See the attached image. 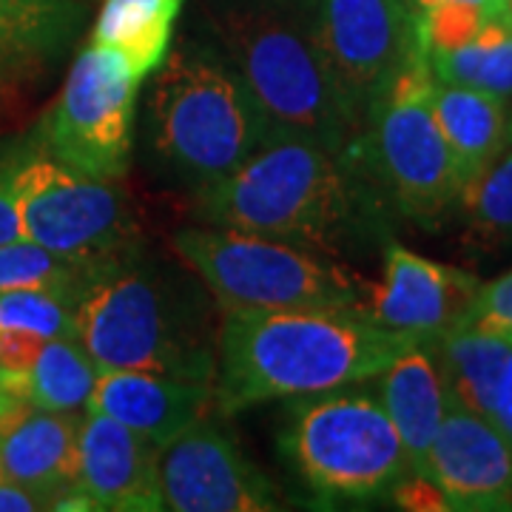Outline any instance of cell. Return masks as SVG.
<instances>
[{
    "label": "cell",
    "instance_id": "6da1fadb",
    "mask_svg": "<svg viewBox=\"0 0 512 512\" xmlns=\"http://www.w3.org/2000/svg\"><path fill=\"white\" fill-rule=\"evenodd\" d=\"M413 342L362 311H222L214 410L234 416L271 399L367 382Z\"/></svg>",
    "mask_w": 512,
    "mask_h": 512
},
{
    "label": "cell",
    "instance_id": "f546056e",
    "mask_svg": "<svg viewBox=\"0 0 512 512\" xmlns=\"http://www.w3.org/2000/svg\"><path fill=\"white\" fill-rule=\"evenodd\" d=\"M461 325L512 339V271L493 282H481L476 302Z\"/></svg>",
    "mask_w": 512,
    "mask_h": 512
},
{
    "label": "cell",
    "instance_id": "44dd1931",
    "mask_svg": "<svg viewBox=\"0 0 512 512\" xmlns=\"http://www.w3.org/2000/svg\"><path fill=\"white\" fill-rule=\"evenodd\" d=\"M427 345L436 356L441 382L447 390V404H458L476 416L490 419L495 387L507 365L512 339L458 325L427 339Z\"/></svg>",
    "mask_w": 512,
    "mask_h": 512
},
{
    "label": "cell",
    "instance_id": "9a60e30c",
    "mask_svg": "<svg viewBox=\"0 0 512 512\" xmlns=\"http://www.w3.org/2000/svg\"><path fill=\"white\" fill-rule=\"evenodd\" d=\"M439 484L450 510H512V447L495 424L458 404H447L424 470Z\"/></svg>",
    "mask_w": 512,
    "mask_h": 512
},
{
    "label": "cell",
    "instance_id": "5bb4252c",
    "mask_svg": "<svg viewBox=\"0 0 512 512\" xmlns=\"http://www.w3.org/2000/svg\"><path fill=\"white\" fill-rule=\"evenodd\" d=\"M478 288L481 279L473 274L390 242L384 248L382 279L367 291L365 316L379 328L433 339L464 322Z\"/></svg>",
    "mask_w": 512,
    "mask_h": 512
},
{
    "label": "cell",
    "instance_id": "e0dca14e",
    "mask_svg": "<svg viewBox=\"0 0 512 512\" xmlns=\"http://www.w3.org/2000/svg\"><path fill=\"white\" fill-rule=\"evenodd\" d=\"M214 407V387L143 370H100L86 410H97L163 447Z\"/></svg>",
    "mask_w": 512,
    "mask_h": 512
},
{
    "label": "cell",
    "instance_id": "5b68a950",
    "mask_svg": "<svg viewBox=\"0 0 512 512\" xmlns=\"http://www.w3.org/2000/svg\"><path fill=\"white\" fill-rule=\"evenodd\" d=\"M362 205L359 171L342 154L288 137L197 191V214L208 225L302 248H330L356 228Z\"/></svg>",
    "mask_w": 512,
    "mask_h": 512
},
{
    "label": "cell",
    "instance_id": "603a6c76",
    "mask_svg": "<svg viewBox=\"0 0 512 512\" xmlns=\"http://www.w3.org/2000/svg\"><path fill=\"white\" fill-rule=\"evenodd\" d=\"M484 3H487V18L467 46L427 57L436 80L473 86L507 103L512 100V20L504 12V0H484Z\"/></svg>",
    "mask_w": 512,
    "mask_h": 512
},
{
    "label": "cell",
    "instance_id": "3957f363",
    "mask_svg": "<svg viewBox=\"0 0 512 512\" xmlns=\"http://www.w3.org/2000/svg\"><path fill=\"white\" fill-rule=\"evenodd\" d=\"M74 336L100 370H143L214 387L211 308L188 279L140 251L117 259L77 302Z\"/></svg>",
    "mask_w": 512,
    "mask_h": 512
},
{
    "label": "cell",
    "instance_id": "484cf974",
    "mask_svg": "<svg viewBox=\"0 0 512 512\" xmlns=\"http://www.w3.org/2000/svg\"><path fill=\"white\" fill-rule=\"evenodd\" d=\"M458 208L481 242H512V151L498 154L478 177L464 183Z\"/></svg>",
    "mask_w": 512,
    "mask_h": 512
},
{
    "label": "cell",
    "instance_id": "2e32d148",
    "mask_svg": "<svg viewBox=\"0 0 512 512\" xmlns=\"http://www.w3.org/2000/svg\"><path fill=\"white\" fill-rule=\"evenodd\" d=\"M80 419L83 413L0 399V470L6 481L35 495L43 510H52L77 481Z\"/></svg>",
    "mask_w": 512,
    "mask_h": 512
},
{
    "label": "cell",
    "instance_id": "ac0fdd59",
    "mask_svg": "<svg viewBox=\"0 0 512 512\" xmlns=\"http://www.w3.org/2000/svg\"><path fill=\"white\" fill-rule=\"evenodd\" d=\"M373 379L379 382V402L402 439L410 470L421 473L427 450L447 413V390L427 339L404 348Z\"/></svg>",
    "mask_w": 512,
    "mask_h": 512
},
{
    "label": "cell",
    "instance_id": "836d02e7",
    "mask_svg": "<svg viewBox=\"0 0 512 512\" xmlns=\"http://www.w3.org/2000/svg\"><path fill=\"white\" fill-rule=\"evenodd\" d=\"M43 510V504L37 501L35 495L20 490L18 484L3 481L0 478V512H35Z\"/></svg>",
    "mask_w": 512,
    "mask_h": 512
},
{
    "label": "cell",
    "instance_id": "7a4b0ae2",
    "mask_svg": "<svg viewBox=\"0 0 512 512\" xmlns=\"http://www.w3.org/2000/svg\"><path fill=\"white\" fill-rule=\"evenodd\" d=\"M202 15L274 140L348 151L359 123L322 52L313 0H202Z\"/></svg>",
    "mask_w": 512,
    "mask_h": 512
},
{
    "label": "cell",
    "instance_id": "9c48e42d",
    "mask_svg": "<svg viewBox=\"0 0 512 512\" xmlns=\"http://www.w3.org/2000/svg\"><path fill=\"white\" fill-rule=\"evenodd\" d=\"M140 83L123 57L89 40L43 123V151L80 174L123 180L134 148Z\"/></svg>",
    "mask_w": 512,
    "mask_h": 512
},
{
    "label": "cell",
    "instance_id": "d4e9b609",
    "mask_svg": "<svg viewBox=\"0 0 512 512\" xmlns=\"http://www.w3.org/2000/svg\"><path fill=\"white\" fill-rule=\"evenodd\" d=\"M97 373L100 367L94 365L89 350L77 342V336L46 339L35 365L26 373L29 402L43 410L86 413Z\"/></svg>",
    "mask_w": 512,
    "mask_h": 512
},
{
    "label": "cell",
    "instance_id": "8992f818",
    "mask_svg": "<svg viewBox=\"0 0 512 512\" xmlns=\"http://www.w3.org/2000/svg\"><path fill=\"white\" fill-rule=\"evenodd\" d=\"M174 251L200 276L220 311L336 308L365 313L370 285L313 248L205 225L177 231Z\"/></svg>",
    "mask_w": 512,
    "mask_h": 512
},
{
    "label": "cell",
    "instance_id": "1f68e13d",
    "mask_svg": "<svg viewBox=\"0 0 512 512\" xmlns=\"http://www.w3.org/2000/svg\"><path fill=\"white\" fill-rule=\"evenodd\" d=\"M46 339L26 330H0V370L3 373H29Z\"/></svg>",
    "mask_w": 512,
    "mask_h": 512
},
{
    "label": "cell",
    "instance_id": "74e56055",
    "mask_svg": "<svg viewBox=\"0 0 512 512\" xmlns=\"http://www.w3.org/2000/svg\"><path fill=\"white\" fill-rule=\"evenodd\" d=\"M0 83H3V77H0Z\"/></svg>",
    "mask_w": 512,
    "mask_h": 512
},
{
    "label": "cell",
    "instance_id": "d6a6232c",
    "mask_svg": "<svg viewBox=\"0 0 512 512\" xmlns=\"http://www.w3.org/2000/svg\"><path fill=\"white\" fill-rule=\"evenodd\" d=\"M490 421L495 424V430L510 441L512 447V350L507 356V365L501 370V379L495 387L493 410H490Z\"/></svg>",
    "mask_w": 512,
    "mask_h": 512
},
{
    "label": "cell",
    "instance_id": "d590c367",
    "mask_svg": "<svg viewBox=\"0 0 512 512\" xmlns=\"http://www.w3.org/2000/svg\"><path fill=\"white\" fill-rule=\"evenodd\" d=\"M433 3H439V0H413L416 9H427V6H433Z\"/></svg>",
    "mask_w": 512,
    "mask_h": 512
},
{
    "label": "cell",
    "instance_id": "4dcf8cb0",
    "mask_svg": "<svg viewBox=\"0 0 512 512\" xmlns=\"http://www.w3.org/2000/svg\"><path fill=\"white\" fill-rule=\"evenodd\" d=\"M396 507L410 512H447L450 510V501L444 498V493L439 490V484L433 478H427L424 473H404L393 487L390 493Z\"/></svg>",
    "mask_w": 512,
    "mask_h": 512
},
{
    "label": "cell",
    "instance_id": "7c38bea8",
    "mask_svg": "<svg viewBox=\"0 0 512 512\" xmlns=\"http://www.w3.org/2000/svg\"><path fill=\"white\" fill-rule=\"evenodd\" d=\"M160 493L174 512L279 510L274 481L211 416L160 447Z\"/></svg>",
    "mask_w": 512,
    "mask_h": 512
},
{
    "label": "cell",
    "instance_id": "7402d4cb",
    "mask_svg": "<svg viewBox=\"0 0 512 512\" xmlns=\"http://www.w3.org/2000/svg\"><path fill=\"white\" fill-rule=\"evenodd\" d=\"M185 0H103L92 43L123 57L128 69L146 80L171 52L174 23Z\"/></svg>",
    "mask_w": 512,
    "mask_h": 512
},
{
    "label": "cell",
    "instance_id": "8d00e7d4",
    "mask_svg": "<svg viewBox=\"0 0 512 512\" xmlns=\"http://www.w3.org/2000/svg\"><path fill=\"white\" fill-rule=\"evenodd\" d=\"M504 12H507V18L512 20V0H504Z\"/></svg>",
    "mask_w": 512,
    "mask_h": 512
},
{
    "label": "cell",
    "instance_id": "30bf717a",
    "mask_svg": "<svg viewBox=\"0 0 512 512\" xmlns=\"http://www.w3.org/2000/svg\"><path fill=\"white\" fill-rule=\"evenodd\" d=\"M15 194L23 237L55 254L106 262L140 251V225L117 180L80 174L43 146L18 171Z\"/></svg>",
    "mask_w": 512,
    "mask_h": 512
},
{
    "label": "cell",
    "instance_id": "83f0119b",
    "mask_svg": "<svg viewBox=\"0 0 512 512\" xmlns=\"http://www.w3.org/2000/svg\"><path fill=\"white\" fill-rule=\"evenodd\" d=\"M421 37L427 55L456 52L478 35L487 18L484 0H439L427 9H419Z\"/></svg>",
    "mask_w": 512,
    "mask_h": 512
},
{
    "label": "cell",
    "instance_id": "4316f807",
    "mask_svg": "<svg viewBox=\"0 0 512 512\" xmlns=\"http://www.w3.org/2000/svg\"><path fill=\"white\" fill-rule=\"evenodd\" d=\"M77 296L43 288L0 293V330H26L40 339L74 336Z\"/></svg>",
    "mask_w": 512,
    "mask_h": 512
},
{
    "label": "cell",
    "instance_id": "d6986e66",
    "mask_svg": "<svg viewBox=\"0 0 512 512\" xmlns=\"http://www.w3.org/2000/svg\"><path fill=\"white\" fill-rule=\"evenodd\" d=\"M430 106L464 183L478 177L507 148V103L501 97L433 77Z\"/></svg>",
    "mask_w": 512,
    "mask_h": 512
},
{
    "label": "cell",
    "instance_id": "ba28073f",
    "mask_svg": "<svg viewBox=\"0 0 512 512\" xmlns=\"http://www.w3.org/2000/svg\"><path fill=\"white\" fill-rule=\"evenodd\" d=\"M276 441L293 473L322 501L379 498L410 473L393 421L367 393L299 396Z\"/></svg>",
    "mask_w": 512,
    "mask_h": 512
},
{
    "label": "cell",
    "instance_id": "e575fe53",
    "mask_svg": "<svg viewBox=\"0 0 512 512\" xmlns=\"http://www.w3.org/2000/svg\"><path fill=\"white\" fill-rule=\"evenodd\" d=\"M504 143H507V148L512 146V114H507V131H504Z\"/></svg>",
    "mask_w": 512,
    "mask_h": 512
},
{
    "label": "cell",
    "instance_id": "f1b7e54d",
    "mask_svg": "<svg viewBox=\"0 0 512 512\" xmlns=\"http://www.w3.org/2000/svg\"><path fill=\"white\" fill-rule=\"evenodd\" d=\"M40 148V140H15L0 146V245L23 237L18 217V171Z\"/></svg>",
    "mask_w": 512,
    "mask_h": 512
},
{
    "label": "cell",
    "instance_id": "277c9868",
    "mask_svg": "<svg viewBox=\"0 0 512 512\" xmlns=\"http://www.w3.org/2000/svg\"><path fill=\"white\" fill-rule=\"evenodd\" d=\"M148 137L160 163L194 191L234 174L274 134L214 43L180 40L154 72Z\"/></svg>",
    "mask_w": 512,
    "mask_h": 512
},
{
    "label": "cell",
    "instance_id": "ffe728a7",
    "mask_svg": "<svg viewBox=\"0 0 512 512\" xmlns=\"http://www.w3.org/2000/svg\"><path fill=\"white\" fill-rule=\"evenodd\" d=\"M83 18V0H0V77L55 60Z\"/></svg>",
    "mask_w": 512,
    "mask_h": 512
},
{
    "label": "cell",
    "instance_id": "cb8c5ba5",
    "mask_svg": "<svg viewBox=\"0 0 512 512\" xmlns=\"http://www.w3.org/2000/svg\"><path fill=\"white\" fill-rule=\"evenodd\" d=\"M114 262L117 259L103 262V259L63 256L32 239H12L0 245V293L43 288V291H60L80 299L94 279Z\"/></svg>",
    "mask_w": 512,
    "mask_h": 512
},
{
    "label": "cell",
    "instance_id": "4fadbf2b",
    "mask_svg": "<svg viewBox=\"0 0 512 512\" xmlns=\"http://www.w3.org/2000/svg\"><path fill=\"white\" fill-rule=\"evenodd\" d=\"M52 510L160 512V447L86 410L77 430V481Z\"/></svg>",
    "mask_w": 512,
    "mask_h": 512
},
{
    "label": "cell",
    "instance_id": "8fae6325",
    "mask_svg": "<svg viewBox=\"0 0 512 512\" xmlns=\"http://www.w3.org/2000/svg\"><path fill=\"white\" fill-rule=\"evenodd\" d=\"M313 6L325 60L362 131L367 111L424 46L419 9L413 0H313Z\"/></svg>",
    "mask_w": 512,
    "mask_h": 512
},
{
    "label": "cell",
    "instance_id": "52a82bcc",
    "mask_svg": "<svg viewBox=\"0 0 512 512\" xmlns=\"http://www.w3.org/2000/svg\"><path fill=\"white\" fill-rule=\"evenodd\" d=\"M430 89L433 69L427 46H421L367 111L359 137L342 154L382 185L402 214L421 222L441 220L464 188L430 106Z\"/></svg>",
    "mask_w": 512,
    "mask_h": 512
}]
</instances>
